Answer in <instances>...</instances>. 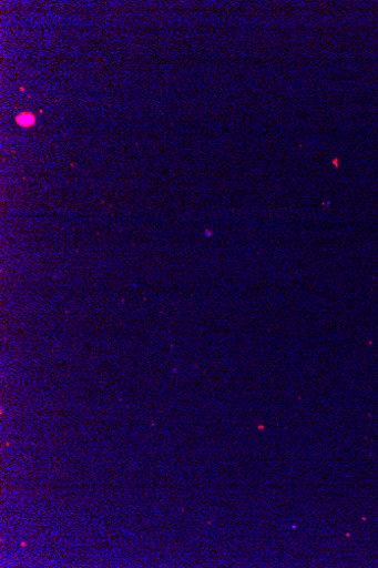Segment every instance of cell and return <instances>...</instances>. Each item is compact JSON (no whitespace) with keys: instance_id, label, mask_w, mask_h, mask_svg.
<instances>
[{"instance_id":"6da1fadb","label":"cell","mask_w":378,"mask_h":568,"mask_svg":"<svg viewBox=\"0 0 378 568\" xmlns=\"http://www.w3.org/2000/svg\"><path fill=\"white\" fill-rule=\"evenodd\" d=\"M17 123L21 128H31L35 124V118L31 113H22L17 118Z\"/></svg>"}]
</instances>
